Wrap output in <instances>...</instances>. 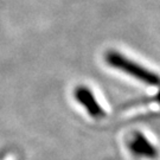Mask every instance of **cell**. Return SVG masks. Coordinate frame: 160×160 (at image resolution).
I'll return each mask as SVG.
<instances>
[{
	"label": "cell",
	"mask_w": 160,
	"mask_h": 160,
	"mask_svg": "<svg viewBox=\"0 0 160 160\" xmlns=\"http://www.w3.org/2000/svg\"><path fill=\"white\" fill-rule=\"evenodd\" d=\"M155 100H157V102H158V103H160V92L158 94V96H157V98H155Z\"/></svg>",
	"instance_id": "obj_4"
},
{
	"label": "cell",
	"mask_w": 160,
	"mask_h": 160,
	"mask_svg": "<svg viewBox=\"0 0 160 160\" xmlns=\"http://www.w3.org/2000/svg\"><path fill=\"white\" fill-rule=\"evenodd\" d=\"M129 148L134 154L140 155V157H145L149 159H154L158 157L157 148L147 140V138L139 132H135L133 134V138L129 142Z\"/></svg>",
	"instance_id": "obj_3"
},
{
	"label": "cell",
	"mask_w": 160,
	"mask_h": 160,
	"mask_svg": "<svg viewBox=\"0 0 160 160\" xmlns=\"http://www.w3.org/2000/svg\"><path fill=\"white\" fill-rule=\"evenodd\" d=\"M106 61L110 67L119 69L121 71H125L128 75L135 77L137 80L143 82L145 84H148L152 87L160 86V76H158L155 72L151 71L148 69L139 65L131 59H128L119 52L108 51L106 55Z\"/></svg>",
	"instance_id": "obj_1"
},
{
	"label": "cell",
	"mask_w": 160,
	"mask_h": 160,
	"mask_svg": "<svg viewBox=\"0 0 160 160\" xmlns=\"http://www.w3.org/2000/svg\"><path fill=\"white\" fill-rule=\"evenodd\" d=\"M75 97H76V100L82 106L86 107L87 112L89 113L90 116L95 118V119H101V118L106 116V112L98 104L97 100L92 95V90L89 88H87V87H78V88H76Z\"/></svg>",
	"instance_id": "obj_2"
}]
</instances>
